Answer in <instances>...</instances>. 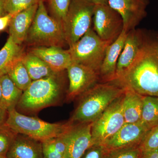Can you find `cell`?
Masks as SVG:
<instances>
[{"mask_svg":"<svg viewBox=\"0 0 158 158\" xmlns=\"http://www.w3.org/2000/svg\"><path fill=\"white\" fill-rule=\"evenodd\" d=\"M95 4L90 0H71L62 24L66 43L69 47L91 28Z\"/></svg>","mask_w":158,"mask_h":158,"instance_id":"52a82bcc","label":"cell"},{"mask_svg":"<svg viewBox=\"0 0 158 158\" xmlns=\"http://www.w3.org/2000/svg\"><path fill=\"white\" fill-rule=\"evenodd\" d=\"M71 0H48L54 18L63 24Z\"/></svg>","mask_w":158,"mask_h":158,"instance_id":"83f0119b","label":"cell"},{"mask_svg":"<svg viewBox=\"0 0 158 158\" xmlns=\"http://www.w3.org/2000/svg\"><path fill=\"white\" fill-rule=\"evenodd\" d=\"M110 44L101 39L90 28L68 50L73 62L90 67L99 74L107 48Z\"/></svg>","mask_w":158,"mask_h":158,"instance_id":"8992f818","label":"cell"},{"mask_svg":"<svg viewBox=\"0 0 158 158\" xmlns=\"http://www.w3.org/2000/svg\"><path fill=\"white\" fill-rule=\"evenodd\" d=\"M0 158H7L6 157L3 156H0Z\"/></svg>","mask_w":158,"mask_h":158,"instance_id":"8d00e7d4","label":"cell"},{"mask_svg":"<svg viewBox=\"0 0 158 158\" xmlns=\"http://www.w3.org/2000/svg\"><path fill=\"white\" fill-rule=\"evenodd\" d=\"M141 152L153 150L158 148V126L148 132L139 144Z\"/></svg>","mask_w":158,"mask_h":158,"instance_id":"f1b7e54d","label":"cell"},{"mask_svg":"<svg viewBox=\"0 0 158 158\" xmlns=\"http://www.w3.org/2000/svg\"><path fill=\"white\" fill-rule=\"evenodd\" d=\"M2 86L0 107L9 112L16 109L23 91L15 84L6 73L2 76Z\"/></svg>","mask_w":158,"mask_h":158,"instance_id":"ffe728a7","label":"cell"},{"mask_svg":"<svg viewBox=\"0 0 158 158\" xmlns=\"http://www.w3.org/2000/svg\"><path fill=\"white\" fill-rule=\"evenodd\" d=\"M8 115V112L0 107V126L6 123Z\"/></svg>","mask_w":158,"mask_h":158,"instance_id":"d6a6232c","label":"cell"},{"mask_svg":"<svg viewBox=\"0 0 158 158\" xmlns=\"http://www.w3.org/2000/svg\"><path fill=\"white\" fill-rule=\"evenodd\" d=\"M5 0H0V17L6 15L4 9Z\"/></svg>","mask_w":158,"mask_h":158,"instance_id":"836d02e7","label":"cell"},{"mask_svg":"<svg viewBox=\"0 0 158 158\" xmlns=\"http://www.w3.org/2000/svg\"><path fill=\"white\" fill-rule=\"evenodd\" d=\"M40 0H5L6 14L15 15L39 2Z\"/></svg>","mask_w":158,"mask_h":158,"instance_id":"4316f807","label":"cell"},{"mask_svg":"<svg viewBox=\"0 0 158 158\" xmlns=\"http://www.w3.org/2000/svg\"><path fill=\"white\" fill-rule=\"evenodd\" d=\"M149 130L141 122L125 123L112 138L102 144L106 150L139 146Z\"/></svg>","mask_w":158,"mask_h":158,"instance_id":"4fadbf2b","label":"cell"},{"mask_svg":"<svg viewBox=\"0 0 158 158\" xmlns=\"http://www.w3.org/2000/svg\"><path fill=\"white\" fill-rule=\"evenodd\" d=\"M5 123L17 134H22L43 142L62 135L72 125L65 123H50L19 112L16 109L8 112Z\"/></svg>","mask_w":158,"mask_h":158,"instance_id":"277c9868","label":"cell"},{"mask_svg":"<svg viewBox=\"0 0 158 158\" xmlns=\"http://www.w3.org/2000/svg\"><path fill=\"white\" fill-rule=\"evenodd\" d=\"M66 70L69 80L66 96L68 101L80 97L97 84L100 80L95 71L76 62H73Z\"/></svg>","mask_w":158,"mask_h":158,"instance_id":"30bf717a","label":"cell"},{"mask_svg":"<svg viewBox=\"0 0 158 158\" xmlns=\"http://www.w3.org/2000/svg\"><path fill=\"white\" fill-rule=\"evenodd\" d=\"M112 82L142 96L158 97V43L146 41L132 65Z\"/></svg>","mask_w":158,"mask_h":158,"instance_id":"6da1fadb","label":"cell"},{"mask_svg":"<svg viewBox=\"0 0 158 158\" xmlns=\"http://www.w3.org/2000/svg\"><path fill=\"white\" fill-rule=\"evenodd\" d=\"M62 93L56 74L32 81L23 91L17 107L28 113H36L53 106L59 102Z\"/></svg>","mask_w":158,"mask_h":158,"instance_id":"5b68a950","label":"cell"},{"mask_svg":"<svg viewBox=\"0 0 158 158\" xmlns=\"http://www.w3.org/2000/svg\"><path fill=\"white\" fill-rule=\"evenodd\" d=\"M143 97L133 90L125 89L123 102L125 123H135L141 121Z\"/></svg>","mask_w":158,"mask_h":158,"instance_id":"d6986e66","label":"cell"},{"mask_svg":"<svg viewBox=\"0 0 158 158\" xmlns=\"http://www.w3.org/2000/svg\"><path fill=\"white\" fill-rule=\"evenodd\" d=\"M140 122L149 130L158 126V97L143 96Z\"/></svg>","mask_w":158,"mask_h":158,"instance_id":"cb8c5ba5","label":"cell"},{"mask_svg":"<svg viewBox=\"0 0 158 158\" xmlns=\"http://www.w3.org/2000/svg\"><path fill=\"white\" fill-rule=\"evenodd\" d=\"M23 56L10 65L7 69L6 74L15 84L24 91L28 88L33 81L23 63L22 60Z\"/></svg>","mask_w":158,"mask_h":158,"instance_id":"603a6c76","label":"cell"},{"mask_svg":"<svg viewBox=\"0 0 158 158\" xmlns=\"http://www.w3.org/2000/svg\"><path fill=\"white\" fill-rule=\"evenodd\" d=\"M141 153L138 146L110 150L105 149L103 158H141Z\"/></svg>","mask_w":158,"mask_h":158,"instance_id":"484cf974","label":"cell"},{"mask_svg":"<svg viewBox=\"0 0 158 158\" xmlns=\"http://www.w3.org/2000/svg\"><path fill=\"white\" fill-rule=\"evenodd\" d=\"M148 0H108V5L122 19L123 31L135 29L147 15Z\"/></svg>","mask_w":158,"mask_h":158,"instance_id":"7c38bea8","label":"cell"},{"mask_svg":"<svg viewBox=\"0 0 158 158\" xmlns=\"http://www.w3.org/2000/svg\"><path fill=\"white\" fill-rule=\"evenodd\" d=\"M6 73H0V100L2 97V77L3 74Z\"/></svg>","mask_w":158,"mask_h":158,"instance_id":"d590c367","label":"cell"},{"mask_svg":"<svg viewBox=\"0 0 158 158\" xmlns=\"http://www.w3.org/2000/svg\"><path fill=\"white\" fill-rule=\"evenodd\" d=\"M123 94L92 123L91 135L94 145H102L125 124L123 111Z\"/></svg>","mask_w":158,"mask_h":158,"instance_id":"ba28073f","label":"cell"},{"mask_svg":"<svg viewBox=\"0 0 158 158\" xmlns=\"http://www.w3.org/2000/svg\"><path fill=\"white\" fill-rule=\"evenodd\" d=\"M17 134L5 123L0 126V156L6 157Z\"/></svg>","mask_w":158,"mask_h":158,"instance_id":"d4e9b609","label":"cell"},{"mask_svg":"<svg viewBox=\"0 0 158 158\" xmlns=\"http://www.w3.org/2000/svg\"><path fill=\"white\" fill-rule=\"evenodd\" d=\"M30 52L45 62L56 73L66 70L73 62L68 50L61 47H33Z\"/></svg>","mask_w":158,"mask_h":158,"instance_id":"9a60e30c","label":"cell"},{"mask_svg":"<svg viewBox=\"0 0 158 158\" xmlns=\"http://www.w3.org/2000/svg\"><path fill=\"white\" fill-rule=\"evenodd\" d=\"M39 3V2H38ZM38 3L15 15L9 24V36L21 45L25 40L28 31L35 17Z\"/></svg>","mask_w":158,"mask_h":158,"instance_id":"ac0fdd59","label":"cell"},{"mask_svg":"<svg viewBox=\"0 0 158 158\" xmlns=\"http://www.w3.org/2000/svg\"><path fill=\"white\" fill-rule=\"evenodd\" d=\"M24 53L21 45L15 43L9 36L0 50V73H6L10 65Z\"/></svg>","mask_w":158,"mask_h":158,"instance_id":"7402d4cb","label":"cell"},{"mask_svg":"<svg viewBox=\"0 0 158 158\" xmlns=\"http://www.w3.org/2000/svg\"><path fill=\"white\" fill-rule=\"evenodd\" d=\"M105 148L102 145L96 144L90 148L83 158H103Z\"/></svg>","mask_w":158,"mask_h":158,"instance_id":"f546056e","label":"cell"},{"mask_svg":"<svg viewBox=\"0 0 158 158\" xmlns=\"http://www.w3.org/2000/svg\"><path fill=\"white\" fill-rule=\"evenodd\" d=\"M24 42L33 47L62 48L66 43L62 24L49 15L44 0H40Z\"/></svg>","mask_w":158,"mask_h":158,"instance_id":"3957f363","label":"cell"},{"mask_svg":"<svg viewBox=\"0 0 158 158\" xmlns=\"http://www.w3.org/2000/svg\"><path fill=\"white\" fill-rule=\"evenodd\" d=\"M95 4H108V0H90Z\"/></svg>","mask_w":158,"mask_h":158,"instance_id":"e575fe53","label":"cell"},{"mask_svg":"<svg viewBox=\"0 0 158 158\" xmlns=\"http://www.w3.org/2000/svg\"><path fill=\"white\" fill-rule=\"evenodd\" d=\"M22 60L32 81L48 77L57 74L55 73L45 62L30 52L24 54Z\"/></svg>","mask_w":158,"mask_h":158,"instance_id":"44dd1931","label":"cell"},{"mask_svg":"<svg viewBox=\"0 0 158 158\" xmlns=\"http://www.w3.org/2000/svg\"><path fill=\"white\" fill-rule=\"evenodd\" d=\"M93 30L104 41L112 44L123 30L122 19L108 4H95L93 16Z\"/></svg>","mask_w":158,"mask_h":158,"instance_id":"9c48e42d","label":"cell"},{"mask_svg":"<svg viewBox=\"0 0 158 158\" xmlns=\"http://www.w3.org/2000/svg\"><path fill=\"white\" fill-rule=\"evenodd\" d=\"M7 158H44L42 143L22 134H18L9 148Z\"/></svg>","mask_w":158,"mask_h":158,"instance_id":"e0dca14e","label":"cell"},{"mask_svg":"<svg viewBox=\"0 0 158 158\" xmlns=\"http://www.w3.org/2000/svg\"><path fill=\"white\" fill-rule=\"evenodd\" d=\"M141 158H158V148L153 150L142 152Z\"/></svg>","mask_w":158,"mask_h":158,"instance_id":"1f68e13d","label":"cell"},{"mask_svg":"<svg viewBox=\"0 0 158 158\" xmlns=\"http://www.w3.org/2000/svg\"><path fill=\"white\" fill-rule=\"evenodd\" d=\"M127 34L123 30L116 40L108 46L99 73L102 83L112 82L116 78L117 62Z\"/></svg>","mask_w":158,"mask_h":158,"instance_id":"2e32d148","label":"cell"},{"mask_svg":"<svg viewBox=\"0 0 158 158\" xmlns=\"http://www.w3.org/2000/svg\"><path fill=\"white\" fill-rule=\"evenodd\" d=\"M91 126L92 123L72 124L65 133L66 149L64 158H81L94 145Z\"/></svg>","mask_w":158,"mask_h":158,"instance_id":"8fae6325","label":"cell"},{"mask_svg":"<svg viewBox=\"0 0 158 158\" xmlns=\"http://www.w3.org/2000/svg\"><path fill=\"white\" fill-rule=\"evenodd\" d=\"M124 91L125 88L113 82L98 83L79 97L70 121L73 124L93 122Z\"/></svg>","mask_w":158,"mask_h":158,"instance_id":"7a4b0ae2","label":"cell"},{"mask_svg":"<svg viewBox=\"0 0 158 158\" xmlns=\"http://www.w3.org/2000/svg\"><path fill=\"white\" fill-rule=\"evenodd\" d=\"M146 41L141 31L135 29L128 32L117 62L114 81L121 77L132 65Z\"/></svg>","mask_w":158,"mask_h":158,"instance_id":"5bb4252c","label":"cell"},{"mask_svg":"<svg viewBox=\"0 0 158 158\" xmlns=\"http://www.w3.org/2000/svg\"></svg>","mask_w":158,"mask_h":158,"instance_id":"74e56055","label":"cell"},{"mask_svg":"<svg viewBox=\"0 0 158 158\" xmlns=\"http://www.w3.org/2000/svg\"><path fill=\"white\" fill-rule=\"evenodd\" d=\"M14 15L6 14L0 17V31H4L9 25L11 19Z\"/></svg>","mask_w":158,"mask_h":158,"instance_id":"4dcf8cb0","label":"cell"}]
</instances>
